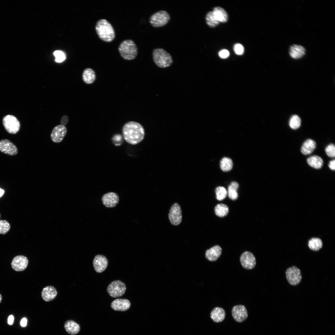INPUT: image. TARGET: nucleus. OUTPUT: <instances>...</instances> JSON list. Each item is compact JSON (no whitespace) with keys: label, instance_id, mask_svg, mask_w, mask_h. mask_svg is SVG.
<instances>
[{"label":"nucleus","instance_id":"obj_1","mask_svg":"<svg viewBox=\"0 0 335 335\" xmlns=\"http://www.w3.org/2000/svg\"><path fill=\"white\" fill-rule=\"evenodd\" d=\"M125 140L128 143L136 145L143 139L145 131L142 126L138 123L130 121L126 123L123 128Z\"/></svg>","mask_w":335,"mask_h":335},{"label":"nucleus","instance_id":"obj_2","mask_svg":"<svg viewBox=\"0 0 335 335\" xmlns=\"http://www.w3.org/2000/svg\"><path fill=\"white\" fill-rule=\"evenodd\" d=\"M95 29L99 38L103 41L110 42L114 38L115 34L114 29L107 20L101 19L98 20Z\"/></svg>","mask_w":335,"mask_h":335},{"label":"nucleus","instance_id":"obj_3","mask_svg":"<svg viewBox=\"0 0 335 335\" xmlns=\"http://www.w3.org/2000/svg\"><path fill=\"white\" fill-rule=\"evenodd\" d=\"M118 50L121 57L126 60L134 59L137 54V46L132 40L126 39L120 44Z\"/></svg>","mask_w":335,"mask_h":335},{"label":"nucleus","instance_id":"obj_4","mask_svg":"<svg viewBox=\"0 0 335 335\" xmlns=\"http://www.w3.org/2000/svg\"><path fill=\"white\" fill-rule=\"evenodd\" d=\"M152 54L153 61L159 67L165 68L168 67L173 62V59L171 55L162 48L154 49Z\"/></svg>","mask_w":335,"mask_h":335},{"label":"nucleus","instance_id":"obj_5","mask_svg":"<svg viewBox=\"0 0 335 335\" xmlns=\"http://www.w3.org/2000/svg\"><path fill=\"white\" fill-rule=\"evenodd\" d=\"M170 19V16L168 12L164 10H160L150 16L149 22L153 27L158 28L166 25Z\"/></svg>","mask_w":335,"mask_h":335},{"label":"nucleus","instance_id":"obj_6","mask_svg":"<svg viewBox=\"0 0 335 335\" xmlns=\"http://www.w3.org/2000/svg\"><path fill=\"white\" fill-rule=\"evenodd\" d=\"M126 287L125 284L119 280L112 282L108 285L107 292L110 296L114 298L123 296L125 293Z\"/></svg>","mask_w":335,"mask_h":335},{"label":"nucleus","instance_id":"obj_7","mask_svg":"<svg viewBox=\"0 0 335 335\" xmlns=\"http://www.w3.org/2000/svg\"><path fill=\"white\" fill-rule=\"evenodd\" d=\"M3 126L9 133L15 134L19 130L20 124L19 121L15 116L7 115L5 116L2 120Z\"/></svg>","mask_w":335,"mask_h":335},{"label":"nucleus","instance_id":"obj_8","mask_svg":"<svg viewBox=\"0 0 335 335\" xmlns=\"http://www.w3.org/2000/svg\"><path fill=\"white\" fill-rule=\"evenodd\" d=\"M286 279L291 285L295 286L299 284L302 279L300 270L297 267L293 266L288 268L286 271Z\"/></svg>","mask_w":335,"mask_h":335},{"label":"nucleus","instance_id":"obj_9","mask_svg":"<svg viewBox=\"0 0 335 335\" xmlns=\"http://www.w3.org/2000/svg\"><path fill=\"white\" fill-rule=\"evenodd\" d=\"M168 218L171 223L176 226L181 223L182 216L180 205L177 203H174L171 207L168 214Z\"/></svg>","mask_w":335,"mask_h":335},{"label":"nucleus","instance_id":"obj_10","mask_svg":"<svg viewBox=\"0 0 335 335\" xmlns=\"http://www.w3.org/2000/svg\"><path fill=\"white\" fill-rule=\"evenodd\" d=\"M240 261L243 267L246 269H252L256 265V258L253 254L249 251H245L242 253Z\"/></svg>","mask_w":335,"mask_h":335},{"label":"nucleus","instance_id":"obj_11","mask_svg":"<svg viewBox=\"0 0 335 335\" xmlns=\"http://www.w3.org/2000/svg\"><path fill=\"white\" fill-rule=\"evenodd\" d=\"M232 315L234 319L238 322H242L246 320L248 316L247 310L243 305L234 306L232 310Z\"/></svg>","mask_w":335,"mask_h":335},{"label":"nucleus","instance_id":"obj_12","mask_svg":"<svg viewBox=\"0 0 335 335\" xmlns=\"http://www.w3.org/2000/svg\"><path fill=\"white\" fill-rule=\"evenodd\" d=\"M0 151L10 155H14L18 152L16 146L10 140L2 139L0 141Z\"/></svg>","mask_w":335,"mask_h":335},{"label":"nucleus","instance_id":"obj_13","mask_svg":"<svg viewBox=\"0 0 335 335\" xmlns=\"http://www.w3.org/2000/svg\"><path fill=\"white\" fill-rule=\"evenodd\" d=\"M28 263V260L26 257L18 255L13 258L11 262V266L15 271H21L26 268Z\"/></svg>","mask_w":335,"mask_h":335},{"label":"nucleus","instance_id":"obj_14","mask_svg":"<svg viewBox=\"0 0 335 335\" xmlns=\"http://www.w3.org/2000/svg\"><path fill=\"white\" fill-rule=\"evenodd\" d=\"M67 132L66 128L65 126L59 125L54 127L51 133L52 140L56 143L61 142L66 135Z\"/></svg>","mask_w":335,"mask_h":335},{"label":"nucleus","instance_id":"obj_15","mask_svg":"<svg viewBox=\"0 0 335 335\" xmlns=\"http://www.w3.org/2000/svg\"><path fill=\"white\" fill-rule=\"evenodd\" d=\"M102 201L105 207L108 208H113L118 203L119 197L116 193L110 192L103 195L102 197Z\"/></svg>","mask_w":335,"mask_h":335},{"label":"nucleus","instance_id":"obj_16","mask_svg":"<svg viewBox=\"0 0 335 335\" xmlns=\"http://www.w3.org/2000/svg\"><path fill=\"white\" fill-rule=\"evenodd\" d=\"M108 261L106 257L102 255H97L93 260V265L95 270L97 273H101L107 268Z\"/></svg>","mask_w":335,"mask_h":335},{"label":"nucleus","instance_id":"obj_17","mask_svg":"<svg viewBox=\"0 0 335 335\" xmlns=\"http://www.w3.org/2000/svg\"><path fill=\"white\" fill-rule=\"evenodd\" d=\"M130 301L126 299H117L111 304V308L116 311H126L130 308Z\"/></svg>","mask_w":335,"mask_h":335},{"label":"nucleus","instance_id":"obj_18","mask_svg":"<svg viewBox=\"0 0 335 335\" xmlns=\"http://www.w3.org/2000/svg\"><path fill=\"white\" fill-rule=\"evenodd\" d=\"M222 251L221 248L218 245H216L206 251L205 256L208 261H215L220 257Z\"/></svg>","mask_w":335,"mask_h":335},{"label":"nucleus","instance_id":"obj_19","mask_svg":"<svg viewBox=\"0 0 335 335\" xmlns=\"http://www.w3.org/2000/svg\"><path fill=\"white\" fill-rule=\"evenodd\" d=\"M290 56L295 59H298L302 57L306 54L305 48L302 46L296 44L291 46L289 49Z\"/></svg>","mask_w":335,"mask_h":335},{"label":"nucleus","instance_id":"obj_20","mask_svg":"<svg viewBox=\"0 0 335 335\" xmlns=\"http://www.w3.org/2000/svg\"><path fill=\"white\" fill-rule=\"evenodd\" d=\"M57 294V291L54 287L48 286L43 289L41 296L44 301L49 302L53 300L56 296Z\"/></svg>","mask_w":335,"mask_h":335},{"label":"nucleus","instance_id":"obj_21","mask_svg":"<svg viewBox=\"0 0 335 335\" xmlns=\"http://www.w3.org/2000/svg\"><path fill=\"white\" fill-rule=\"evenodd\" d=\"M316 143L314 140L309 139L306 140L303 143L301 148V152L304 155L311 154L316 148Z\"/></svg>","mask_w":335,"mask_h":335},{"label":"nucleus","instance_id":"obj_22","mask_svg":"<svg viewBox=\"0 0 335 335\" xmlns=\"http://www.w3.org/2000/svg\"><path fill=\"white\" fill-rule=\"evenodd\" d=\"M226 316L225 310L222 308L216 307L210 313L211 319L215 322L218 323L223 321Z\"/></svg>","mask_w":335,"mask_h":335},{"label":"nucleus","instance_id":"obj_23","mask_svg":"<svg viewBox=\"0 0 335 335\" xmlns=\"http://www.w3.org/2000/svg\"><path fill=\"white\" fill-rule=\"evenodd\" d=\"M64 328L68 333L71 335H75L78 333L80 330V327L78 324L75 321L68 320L65 322L64 325Z\"/></svg>","mask_w":335,"mask_h":335},{"label":"nucleus","instance_id":"obj_24","mask_svg":"<svg viewBox=\"0 0 335 335\" xmlns=\"http://www.w3.org/2000/svg\"><path fill=\"white\" fill-rule=\"evenodd\" d=\"M212 11L217 20L219 22H226L228 18L227 12L222 8L220 7H214Z\"/></svg>","mask_w":335,"mask_h":335},{"label":"nucleus","instance_id":"obj_25","mask_svg":"<svg viewBox=\"0 0 335 335\" xmlns=\"http://www.w3.org/2000/svg\"><path fill=\"white\" fill-rule=\"evenodd\" d=\"M307 162L310 166L316 169L321 168L323 164L322 159L320 156L316 155L308 158Z\"/></svg>","mask_w":335,"mask_h":335},{"label":"nucleus","instance_id":"obj_26","mask_svg":"<svg viewBox=\"0 0 335 335\" xmlns=\"http://www.w3.org/2000/svg\"><path fill=\"white\" fill-rule=\"evenodd\" d=\"M82 78L85 83L88 84H91L93 83L95 79V72L92 69H86L83 72Z\"/></svg>","mask_w":335,"mask_h":335},{"label":"nucleus","instance_id":"obj_27","mask_svg":"<svg viewBox=\"0 0 335 335\" xmlns=\"http://www.w3.org/2000/svg\"><path fill=\"white\" fill-rule=\"evenodd\" d=\"M239 185L236 181H233L228 187V194L229 198L232 200L237 199L238 197L237 190Z\"/></svg>","mask_w":335,"mask_h":335},{"label":"nucleus","instance_id":"obj_28","mask_svg":"<svg viewBox=\"0 0 335 335\" xmlns=\"http://www.w3.org/2000/svg\"><path fill=\"white\" fill-rule=\"evenodd\" d=\"M308 246L311 250L316 251L319 250L322 248L323 242L320 239L313 238L309 241Z\"/></svg>","mask_w":335,"mask_h":335},{"label":"nucleus","instance_id":"obj_29","mask_svg":"<svg viewBox=\"0 0 335 335\" xmlns=\"http://www.w3.org/2000/svg\"><path fill=\"white\" fill-rule=\"evenodd\" d=\"M220 167L221 170L224 172H228L232 168L233 163L232 159L229 158L224 157L220 162Z\"/></svg>","mask_w":335,"mask_h":335},{"label":"nucleus","instance_id":"obj_30","mask_svg":"<svg viewBox=\"0 0 335 335\" xmlns=\"http://www.w3.org/2000/svg\"><path fill=\"white\" fill-rule=\"evenodd\" d=\"M205 19L207 24L211 28L215 27L220 23L216 19L212 11H209L207 13Z\"/></svg>","mask_w":335,"mask_h":335},{"label":"nucleus","instance_id":"obj_31","mask_svg":"<svg viewBox=\"0 0 335 335\" xmlns=\"http://www.w3.org/2000/svg\"><path fill=\"white\" fill-rule=\"evenodd\" d=\"M215 212L216 215L223 217L226 216L229 212V208L226 204L220 203L217 204L215 207Z\"/></svg>","mask_w":335,"mask_h":335},{"label":"nucleus","instance_id":"obj_32","mask_svg":"<svg viewBox=\"0 0 335 335\" xmlns=\"http://www.w3.org/2000/svg\"><path fill=\"white\" fill-rule=\"evenodd\" d=\"M301 120L300 117L297 115H294L290 118L289 125L291 128L295 130L301 126Z\"/></svg>","mask_w":335,"mask_h":335},{"label":"nucleus","instance_id":"obj_33","mask_svg":"<svg viewBox=\"0 0 335 335\" xmlns=\"http://www.w3.org/2000/svg\"><path fill=\"white\" fill-rule=\"evenodd\" d=\"M215 193L216 199L219 201L225 199L227 194V192L225 188L221 186H219L216 188Z\"/></svg>","mask_w":335,"mask_h":335},{"label":"nucleus","instance_id":"obj_34","mask_svg":"<svg viewBox=\"0 0 335 335\" xmlns=\"http://www.w3.org/2000/svg\"><path fill=\"white\" fill-rule=\"evenodd\" d=\"M11 227L9 223L5 220H0V234H5L7 233Z\"/></svg>","mask_w":335,"mask_h":335},{"label":"nucleus","instance_id":"obj_35","mask_svg":"<svg viewBox=\"0 0 335 335\" xmlns=\"http://www.w3.org/2000/svg\"><path fill=\"white\" fill-rule=\"evenodd\" d=\"M327 155L330 158H334L335 156V146L333 144L328 145L325 149Z\"/></svg>","mask_w":335,"mask_h":335},{"label":"nucleus","instance_id":"obj_36","mask_svg":"<svg viewBox=\"0 0 335 335\" xmlns=\"http://www.w3.org/2000/svg\"><path fill=\"white\" fill-rule=\"evenodd\" d=\"M54 55L56 57L55 61L56 62H61L65 59V55L61 51H56L54 52Z\"/></svg>","mask_w":335,"mask_h":335},{"label":"nucleus","instance_id":"obj_37","mask_svg":"<svg viewBox=\"0 0 335 335\" xmlns=\"http://www.w3.org/2000/svg\"><path fill=\"white\" fill-rule=\"evenodd\" d=\"M234 50L235 53L237 55H242L244 52L243 46L240 43L236 44L234 46Z\"/></svg>","mask_w":335,"mask_h":335},{"label":"nucleus","instance_id":"obj_38","mask_svg":"<svg viewBox=\"0 0 335 335\" xmlns=\"http://www.w3.org/2000/svg\"><path fill=\"white\" fill-rule=\"evenodd\" d=\"M229 55V51L226 49H223L220 51L219 52V57L222 59H225L227 58Z\"/></svg>","mask_w":335,"mask_h":335},{"label":"nucleus","instance_id":"obj_39","mask_svg":"<svg viewBox=\"0 0 335 335\" xmlns=\"http://www.w3.org/2000/svg\"><path fill=\"white\" fill-rule=\"evenodd\" d=\"M68 121V118L66 115L63 116L60 120L61 125L64 126L66 125Z\"/></svg>","mask_w":335,"mask_h":335},{"label":"nucleus","instance_id":"obj_40","mask_svg":"<svg viewBox=\"0 0 335 335\" xmlns=\"http://www.w3.org/2000/svg\"><path fill=\"white\" fill-rule=\"evenodd\" d=\"M335 159H333L330 161L328 164V167L330 169L333 171H334L335 169Z\"/></svg>","mask_w":335,"mask_h":335},{"label":"nucleus","instance_id":"obj_41","mask_svg":"<svg viewBox=\"0 0 335 335\" xmlns=\"http://www.w3.org/2000/svg\"><path fill=\"white\" fill-rule=\"evenodd\" d=\"M14 317L12 315L9 316L8 318V324L10 325L12 324L14 322Z\"/></svg>","mask_w":335,"mask_h":335},{"label":"nucleus","instance_id":"obj_42","mask_svg":"<svg viewBox=\"0 0 335 335\" xmlns=\"http://www.w3.org/2000/svg\"><path fill=\"white\" fill-rule=\"evenodd\" d=\"M27 319L25 318H23L20 321V324L21 326L25 327L27 324Z\"/></svg>","mask_w":335,"mask_h":335},{"label":"nucleus","instance_id":"obj_43","mask_svg":"<svg viewBox=\"0 0 335 335\" xmlns=\"http://www.w3.org/2000/svg\"><path fill=\"white\" fill-rule=\"evenodd\" d=\"M4 193V191L3 190L0 188V197Z\"/></svg>","mask_w":335,"mask_h":335},{"label":"nucleus","instance_id":"obj_44","mask_svg":"<svg viewBox=\"0 0 335 335\" xmlns=\"http://www.w3.org/2000/svg\"><path fill=\"white\" fill-rule=\"evenodd\" d=\"M2 297L1 294L0 293V303L2 301Z\"/></svg>","mask_w":335,"mask_h":335},{"label":"nucleus","instance_id":"obj_45","mask_svg":"<svg viewBox=\"0 0 335 335\" xmlns=\"http://www.w3.org/2000/svg\"><path fill=\"white\" fill-rule=\"evenodd\" d=\"M0 217H1V215L0 214Z\"/></svg>","mask_w":335,"mask_h":335}]
</instances>
